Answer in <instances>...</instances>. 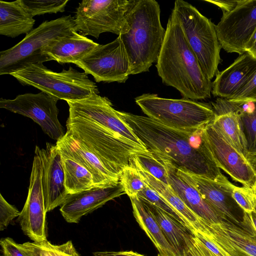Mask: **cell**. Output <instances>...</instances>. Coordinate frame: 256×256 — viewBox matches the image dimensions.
<instances>
[{
	"instance_id": "6da1fadb",
	"label": "cell",
	"mask_w": 256,
	"mask_h": 256,
	"mask_svg": "<svg viewBox=\"0 0 256 256\" xmlns=\"http://www.w3.org/2000/svg\"><path fill=\"white\" fill-rule=\"evenodd\" d=\"M147 150L178 168L223 184L222 174L208 147L204 128L186 131L166 126L151 118L117 110Z\"/></svg>"
},
{
	"instance_id": "7a4b0ae2",
	"label": "cell",
	"mask_w": 256,
	"mask_h": 256,
	"mask_svg": "<svg viewBox=\"0 0 256 256\" xmlns=\"http://www.w3.org/2000/svg\"><path fill=\"white\" fill-rule=\"evenodd\" d=\"M156 66L162 82L176 89L183 98L195 100L210 98L211 80L204 72L173 10Z\"/></svg>"
},
{
	"instance_id": "3957f363",
	"label": "cell",
	"mask_w": 256,
	"mask_h": 256,
	"mask_svg": "<svg viewBox=\"0 0 256 256\" xmlns=\"http://www.w3.org/2000/svg\"><path fill=\"white\" fill-rule=\"evenodd\" d=\"M160 10L155 0H136L120 35L126 52L131 74L149 72L156 62L166 30L160 18Z\"/></svg>"
},
{
	"instance_id": "277c9868",
	"label": "cell",
	"mask_w": 256,
	"mask_h": 256,
	"mask_svg": "<svg viewBox=\"0 0 256 256\" xmlns=\"http://www.w3.org/2000/svg\"><path fill=\"white\" fill-rule=\"evenodd\" d=\"M66 128L74 140L93 153L119 180L124 168L130 164L132 155L148 152L87 118L68 116Z\"/></svg>"
},
{
	"instance_id": "5b68a950",
	"label": "cell",
	"mask_w": 256,
	"mask_h": 256,
	"mask_svg": "<svg viewBox=\"0 0 256 256\" xmlns=\"http://www.w3.org/2000/svg\"><path fill=\"white\" fill-rule=\"evenodd\" d=\"M75 31L74 18L70 15L44 22L20 42L0 52V75H10L30 65L52 60L44 54V48Z\"/></svg>"
},
{
	"instance_id": "8992f818",
	"label": "cell",
	"mask_w": 256,
	"mask_h": 256,
	"mask_svg": "<svg viewBox=\"0 0 256 256\" xmlns=\"http://www.w3.org/2000/svg\"><path fill=\"white\" fill-rule=\"evenodd\" d=\"M134 100L148 117L174 129L192 131L206 126L216 117L211 104L187 98H166L144 94Z\"/></svg>"
},
{
	"instance_id": "52a82bcc",
	"label": "cell",
	"mask_w": 256,
	"mask_h": 256,
	"mask_svg": "<svg viewBox=\"0 0 256 256\" xmlns=\"http://www.w3.org/2000/svg\"><path fill=\"white\" fill-rule=\"evenodd\" d=\"M24 86H32L58 100L75 102L99 94L96 83L85 72L72 66L55 72L43 64L30 65L10 74Z\"/></svg>"
},
{
	"instance_id": "ba28073f",
	"label": "cell",
	"mask_w": 256,
	"mask_h": 256,
	"mask_svg": "<svg viewBox=\"0 0 256 256\" xmlns=\"http://www.w3.org/2000/svg\"><path fill=\"white\" fill-rule=\"evenodd\" d=\"M172 10L204 72L212 80L218 72L222 48L216 25L186 1L176 0Z\"/></svg>"
},
{
	"instance_id": "9c48e42d",
	"label": "cell",
	"mask_w": 256,
	"mask_h": 256,
	"mask_svg": "<svg viewBox=\"0 0 256 256\" xmlns=\"http://www.w3.org/2000/svg\"><path fill=\"white\" fill-rule=\"evenodd\" d=\"M136 0H84L74 17V28L82 35L98 38L109 32L120 36Z\"/></svg>"
},
{
	"instance_id": "30bf717a",
	"label": "cell",
	"mask_w": 256,
	"mask_h": 256,
	"mask_svg": "<svg viewBox=\"0 0 256 256\" xmlns=\"http://www.w3.org/2000/svg\"><path fill=\"white\" fill-rule=\"evenodd\" d=\"M96 82L124 83L130 75L128 58L121 38L96 47L75 64Z\"/></svg>"
},
{
	"instance_id": "8fae6325",
	"label": "cell",
	"mask_w": 256,
	"mask_h": 256,
	"mask_svg": "<svg viewBox=\"0 0 256 256\" xmlns=\"http://www.w3.org/2000/svg\"><path fill=\"white\" fill-rule=\"evenodd\" d=\"M58 100L42 92L26 93L12 100L1 98L0 108L32 119L46 134L57 142L65 134L58 119Z\"/></svg>"
},
{
	"instance_id": "7c38bea8",
	"label": "cell",
	"mask_w": 256,
	"mask_h": 256,
	"mask_svg": "<svg viewBox=\"0 0 256 256\" xmlns=\"http://www.w3.org/2000/svg\"><path fill=\"white\" fill-rule=\"evenodd\" d=\"M222 48L240 55L256 30V0H239L230 10L222 13L216 25Z\"/></svg>"
},
{
	"instance_id": "4fadbf2b",
	"label": "cell",
	"mask_w": 256,
	"mask_h": 256,
	"mask_svg": "<svg viewBox=\"0 0 256 256\" xmlns=\"http://www.w3.org/2000/svg\"><path fill=\"white\" fill-rule=\"evenodd\" d=\"M42 172V160L35 150L28 194L18 221L24 233L34 242H38L47 240Z\"/></svg>"
},
{
	"instance_id": "5bb4252c",
	"label": "cell",
	"mask_w": 256,
	"mask_h": 256,
	"mask_svg": "<svg viewBox=\"0 0 256 256\" xmlns=\"http://www.w3.org/2000/svg\"><path fill=\"white\" fill-rule=\"evenodd\" d=\"M66 102L69 106L68 116L91 120L148 150L129 125L118 114L106 97L94 94L82 100Z\"/></svg>"
},
{
	"instance_id": "9a60e30c",
	"label": "cell",
	"mask_w": 256,
	"mask_h": 256,
	"mask_svg": "<svg viewBox=\"0 0 256 256\" xmlns=\"http://www.w3.org/2000/svg\"><path fill=\"white\" fill-rule=\"evenodd\" d=\"M230 256H256V238L242 226L230 221L208 222L200 218L194 227Z\"/></svg>"
},
{
	"instance_id": "2e32d148",
	"label": "cell",
	"mask_w": 256,
	"mask_h": 256,
	"mask_svg": "<svg viewBox=\"0 0 256 256\" xmlns=\"http://www.w3.org/2000/svg\"><path fill=\"white\" fill-rule=\"evenodd\" d=\"M204 138L218 166L243 186L252 188L256 174L247 160L227 142L210 123L204 128Z\"/></svg>"
},
{
	"instance_id": "e0dca14e",
	"label": "cell",
	"mask_w": 256,
	"mask_h": 256,
	"mask_svg": "<svg viewBox=\"0 0 256 256\" xmlns=\"http://www.w3.org/2000/svg\"><path fill=\"white\" fill-rule=\"evenodd\" d=\"M176 168L178 176L198 191L222 220L242 226L238 216L240 212L244 211L232 198V192L234 185L232 183L223 184L181 169Z\"/></svg>"
},
{
	"instance_id": "ac0fdd59",
	"label": "cell",
	"mask_w": 256,
	"mask_h": 256,
	"mask_svg": "<svg viewBox=\"0 0 256 256\" xmlns=\"http://www.w3.org/2000/svg\"><path fill=\"white\" fill-rule=\"evenodd\" d=\"M42 162V184L46 212L61 206L70 195L65 186L62 157L56 144L36 146Z\"/></svg>"
},
{
	"instance_id": "d6986e66",
	"label": "cell",
	"mask_w": 256,
	"mask_h": 256,
	"mask_svg": "<svg viewBox=\"0 0 256 256\" xmlns=\"http://www.w3.org/2000/svg\"><path fill=\"white\" fill-rule=\"evenodd\" d=\"M126 194L120 182L93 188L70 194L60 206V212L68 223H78L81 218L102 207L106 202Z\"/></svg>"
},
{
	"instance_id": "ffe728a7",
	"label": "cell",
	"mask_w": 256,
	"mask_h": 256,
	"mask_svg": "<svg viewBox=\"0 0 256 256\" xmlns=\"http://www.w3.org/2000/svg\"><path fill=\"white\" fill-rule=\"evenodd\" d=\"M256 72V59L246 52L228 68L218 72L212 82V92L215 96L230 99L238 94Z\"/></svg>"
},
{
	"instance_id": "44dd1931",
	"label": "cell",
	"mask_w": 256,
	"mask_h": 256,
	"mask_svg": "<svg viewBox=\"0 0 256 256\" xmlns=\"http://www.w3.org/2000/svg\"><path fill=\"white\" fill-rule=\"evenodd\" d=\"M56 144L61 154L72 158L90 172L95 186H104L120 182L93 153L77 142L67 132Z\"/></svg>"
},
{
	"instance_id": "7402d4cb",
	"label": "cell",
	"mask_w": 256,
	"mask_h": 256,
	"mask_svg": "<svg viewBox=\"0 0 256 256\" xmlns=\"http://www.w3.org/2000/svg\"><path fill=\"white\" fill-rule=\"evenodd\" d=\"M164 160L170 185L186 206L198 217L208 222L216 223L222 220L198 191L178 176L172 164Z\"/></svg>"
},
{
	"instance_id": "603a6c76",
	"label": "cell",
	"mask_w": 256,
	"mask_h": 256,
	"mask_svg": "<svg viewBox=\"0 0 256 256\" xmlns=\"http://www.w3.org/2000/svg\"><path fill=\"white\" fill-rule=\"evenodd\" d=\"M98 45V44L75 31L70 35L54 40L44 48V52L52 60L58 63L75 64Z\"/></svg>"
},
{
	"instance_id": "cb8c5ba5",
	"label": "cell",
	"mask_w": 256,
	"mask_h": 256,
	"mask_svg": "<svg viewBox=\"0 0 256 256\" xmlns=\"http://www.w3.org/2000/svg\"><path fill=\"white\" fill-rule=\"evenodd\" d=\"M142 202L160 224L178 256H184L194 245L196 238L194 232L186 226L158 207Z\"/></svg>"
},
{
	"instance_id": "d4e9b609",
	"label": "cell",
	"mask_w": 256,
	"mask_h": 256,
	"mask_svg": "<svg viewBox=\"0 0 256 256\" xmlns=\"http://www.w3.org/2000/svg\"><path fill=\"white\" fill-rule=\"evenodd\" d=\"M35 20L25 7L22 0L0 1V34L15 38L28 34L32 30Z\"/></svg>"
},
{
	"instance_id": "484cf974",
	"label": "cell",
	"mask_w": 256,
	"mask_h": 256,
	"mask_svg": "<svg viewBox=\"0 0 256 256\" xmlns=\"http://www.w3.org/2000/svg\"><path fill=\"white\" fill-rule=\"evenodd\" d=\"M213 104L217 114L232 111L238 114L246 142L248 156L256 154V102H234L218 98Z\"/></svg>"
},
{
	"instance_id": "4316f807",
	"label": "cell",
	"mask_w": 256,
	"mask_h": 256,
	"mask_svg": "<svg viewBox=\"0 0 256 256\" xmlns=\"http://www.w3.org/2000/svg\"><path fill=\"white\" fill-rule=\"evenodd\" d=\"M134 217L159 252L160 256H178L146 205L137 196L130 198Z\"/></svg>"
},
{
	"instance_id": "83f0119b",
	"label": "cell",
	"mask_w": 256,
	"mask_h": 256,
	"mask_svg": "<svg viewBox=\"0 0 256 256\" xmlns=\"http://www.w3.org/2000/svg\"><path fill=\"white\" fill-rule=\"evenodd\" d=\"M210 124L227 142L246 159V142L240 118L235 112L229 111L216 115Z\"/></svg>"
},
{
	"instance_id": "f1b7e54d",
	"label": "cell",
	"mask_w": 256,
	"mask_h": 256,
	"mask_svg": "<svg viewBox=\"0 0 256 256\" xmlns=\"http://www.w3.org/2000/svg\"><path fill=\"white\" fill-rule=\"evenodd\" d=\"M140 172L144 182L171 205L182 216L188 227L194 231L200 217L186 206L170 186L164 184L146 172Z\"/></svg>"
},
{
	"instance_id": "f546056e",
	"label": "cell",
	"mask_w": 256,
	"mask_h": 256,
	"mask_svg": "<svg viewBox=\"0 0 256 256\" xmlns=\"http://www.w3.org/2000/svg\"><path fill=\"white\" fill-rule=\"evenodd\" d=\"M61 156L64 172L65 186L69 194L95 186L93 177L88 170L72 158L62 154Z\"/></svg>"
},
{
	"instance_id": "4dcf8cb0",
	"label": "cell",
	"mask_w": 256,
	"mask_h": 256,
	"mask_svg": "<svg viewBox=\"0 0 256 256\" xmlns=\"http://www.w3.org/2000/svg\"><path fill=\"white\" fill-rule=\"evenodd\" d=\"M130 164L139 171L146 172L164 184L170 186L165 160L150 152L132 155Z\"/></svg>"
},
{
	"instance_id": "1f68e13d",
	"label": "cell",
	"mask_w": 256,
	"mask_h": 256,
	"mask_svg": "<svg viewBox=\"0 0 256 256\" xmlns=\"http://www.w3.org/2000/svg\"><path fill=\"white\" fill-rule=\"evenodd\" d=\"M28 256H80L71 240L60 245L48 240L42 242H26L20 244Z\"/></svg>"
},
{
	"instance_id": "d6a6232c",
	"label": "cell",
	"mask_w": 256,
	"mask_h": 256,
	"mask_svg": "<svg viewBox=\"0 0 256 256\" xmlns=\"http://www.w3.org/2000/svg\"><path fill=\"white\" fill-rule=\"evenodd\" d=\"M120 182L129 198L137 196L146 186L140 171L132 164L124 168Z\"/></svg>"
},
{
	"instance_id": "836d02e7",
	"label": "cell",
	"mask_w": 256,
	"mask_h": 256,
	"mask_svg": "<svg viewBox=\"0 0 256 256\" xmlns=\"http://www.w3.org/2000/svg\"><path fill=\"white\" fill-rule=\"evenodd\" d=\"M69 0H22L23 3L34 17L46 14L62 12Z\"/></svg>"
},
{
	"instance_id": "e575fe53",
	"label": "cell",
	"mask_w": 256,
	"mask_h": 256,
	"mask_svg": "<svg viewBox=\"0 0 256 256\" xmlns=\"http://www.w3.org/2000/svg\"><path fill=\"white\" fill-rule=\"evenodd\" d=\"M137 196L142 200L158 207L188 227L182 216L147 184L144 189L138 193Z\"/></svg>"
},
{
	"instance_id": "d590c367",
	"label": "cell",
	"mask_w": 256,
	"mask_h": 256,
	"mask_svg": "<svg viewBox=\"0 0 256 256\" xmlns=\"http://www.w3.org/2000/svg\"><path fill=\"white\" fill-rule=\"evenodd\" d=\"M232 196L244 212L251 214L254 212L256 195L252 188L234 186Z\"/></svg>"
},
{
	"instance_id": "8d00e7d4",
	"label": "cell",
	"mask_w": 256,
	"mask_h": 256,
	"mask_svg": "<svg viewBox=\"0 0 256 256\" xmlns=\"http://www.w3.org/2000/svg\"><path fill=\"white\" fill-rule=\"evenodd\" d=\"M19 210L9 204L0 194V230L6 229L10 222L20 214Z\"/></svg>"
},
{
	"instance_id": "74e56055",
	"label": "cell",
	"mask_w": 256,
	"mask_h": 256,
	"mask_svg": "<svg viewBox=\"0 0 256 256\" xmlns=\"http://www.w3.org/2000/svg\"><path fill=\"white\" fill-rule=\"evenodd\" d=\"M228 100L234 102H256V72L250 82L238 94Z\"/></svg>"
},
{
	"instance_id": "f35d334b",
	"label": "cell",
	"mask_w": 256,
	"mask_h": 256,
	"mask_svg": "<svg viewBox=\"0 0 256 256\" xmlns=\"http://www.w3.org/2000/svg\"><path fill=\"white\" fill-rule=\"evenodd\" d=\"M1 256H28L22 248L20 244L10 238H2L0 242Z\"/></svg>"
},
{
	"instance_id": "ab89813d",
	"label": "cell",
	"mask_w": 256,
	"mask_h": 256,
	"mask_svg": "<svg viewBox=\"0 0 256 256\" xmlns=\"http://www.w3.org/2000/svg\"><path fill=\"white\" fill-rule=\"evenodd\" d=\"M195 236L212 252L218 256H230L224 250L218 246L212 240L200 232L195 230L193 231Z\"/></svg>"
},
{
	"instance_id": "60d3db41",
	"label": "cell",
	"mask_w": 256,
	"mask_h": 256,
	"mask_svg": "<svg viewBox=\"0 0 256 256\" xmlns=\"http://www.w3.org/2000/svg\"><path fill=\"white\" fill-rule=\"evenodd\" d=\"M195 235V234H194ZM184 256H218L210 250L196 236L192 248Z\"/></svg>"
},
{
	"instance_id": "b9f144b4",
	"label": "cell",
	"mask_w": 256,
	"mask_h": 256,
	"mask_svg": "<svg viewBox=\"0 0 256 256\" xmlns=\"http://www.w3.org/2000/svg\"><path fill=\"white\" fill-rule=\"evenodd\" d=\"M241 226L256 238V213L244 212L240 222Z\"/></svg>"
},
{
	"instance_id": "7bdbcfd3",
	"label": "cell",
	"mask_w": 256,
	"mask_h": 256,
	"mask_svg": "<svg viewBox=\"0 0 256 256\" xmlns=\"http://www.w3.org/2000/svg\"><path fill=\"white\" fill-rule=\"evenodd\" d=\"M206 2L212 3L221 8L222 13L228 12L230 10L237 4L238 0H206Z\"/></svg>"
},
{
	"instance_id": "ee69618b",
	"label": "cell",
	"mask_w": 256,
	"mask_h": 256,
	"mask_svg": "<svg viewBox=\"0 0 256 256\" xmlns=\"http://www.w3.org/2000/svg\"><path fill=\"white\" fill-rule=\"evenodd\" d=\"M94 256H145L132 250L120 252H97L93 253Z\"/></svg>"
},
{
	"instance_id": "f6af8a7d",
	"label": "cell",
	"mask_w": 256,
	"mask_h": 256,
	"mask_svg": "<svg viewBox=\"0 0 256 256\" xmlns=\"http://www.w3.org/2000/svg\"><path fill=\"white\" fill-rule=\"evenodd\" d=\"M245 52L256 59V30L245 47Z\"/></svg>"
},
{
	"instance_id": "bcb514c9",
	"label": "cell",
	"mask_w": 256,
	"mask_h": 256,
	"mask_svg": "<svg viewBox=\"0 0 256 256\" xmlns=\"http://www.w3.org/2000/svg\"><path fill=\"white\" fill-rule=\"evenodd\" d=\"M246 160L256 174V154L248 156Z\"/></svg>"
},
{
	"instance_id": "7dc6e473",
	"label": "cell",
	"mask_w": 256,
	"mask_h": 256,
	"mask_svg": "<svg viewBox=\"0 0 256 256\" xmlns=\"http://www.w3.org/2000/svg\"><path fill=\"white\" fill-rule=\"evenodd\" d=\"M252 188L255 194L256 195V178L254 184Z\"/></svg>"
},
{
	"instance_id": "c3c4849f",
	"label": "cell",
	"mask_w": 256,
	"mask_h": 256,
	"mask_svg": "<svg viewBox=\"0 0 256 256\" xmlns=\"http://www.w3.org/2000/svg\"><path fill=\"white\" fill-rule=\"evenodd\" d=\"M255 213H256V206H255V207H254V212Z\"/></svg>"
},
{
	"instance_id": "681fc988",
	"label": "cell",
	"mask_w": 256,
	"mask_h": 256,
	"mask_svg": "<svg viewBox=\"0 0 256 256\" xmlns=\"http://www.w3.org/2000/svg\"><path fill=\"white\" fill-rule=\"evenodd\" d=\"M158 256H160V255H158Z\"/></svg>"
}]
</instances>
